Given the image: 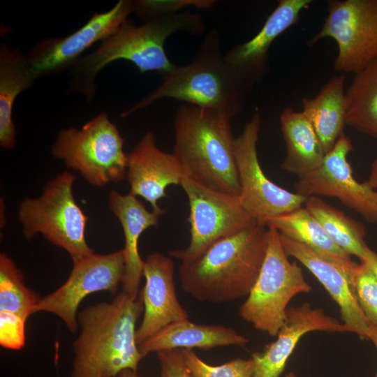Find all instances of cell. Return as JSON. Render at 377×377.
<instances>
[{"label": "cell", "instance_id": "cell-1", "mask_svg": "<svg viewBox=\"0 0 377 377\" xmlns=\"http://www.w3.org/2000/svg\"><path fill=\"white\" fill-rule=\"evenodd\" d=\"M144 310L139 293L121 291L110 302H100L78 312L80 333L73 343L71 377H117L138 371L144 357L136 341V322Z\"/></svg>", "mask_w": 377, "mask_h": 377}, {"label": "cell", "instance_id": "cell-2", "mask_svg": "<svg viewBox=\"0 0 377 377\" xmlns=\"http://www.w3.org/2000/svg\"><path fill=\"white\" fill-rule=\"evenodd\" d=\"M268 239V227L260 223L219 239L198 258L179 264L182 288L209 303L247 297L263 266Z\"/></svg>", "mask_w": 377, "mask_h": 377}, {"label": "cell", "instance_id": "cell-3", "mask_svg": "<svg viewBox=\"0 0 377 377\" xmlns=\"http://www.w3.org/2000/svg\"><path fill=\"white\" fill-rule=\"evenodd\" d=\"M205 31L201 15L190 11L151 20L140 26L126 20L96 50L75 63L71 68V87L91 99L96 91L94 79L97 74L112 61L119 59L132 62L141 73L166 74L176 67L165 53L166 39L179 31L198 36Z\"/></svg>", "mask_w": 377, "mask_h": 377}, {"label": "cell", "instance_id": "cell-4", "mask_svg": "<svg viewBox=\"0 0 377 377\" xmlns=\"http://www.w3.org/2000/svg\"><path fill=\"white\" fill-rule=\"evenodd\" d=\"M230 119L219 110L181 105L175 118L172 154L184 177L208 188L239 196Z\"/></svg>", "mask_w": 377, "mask_h": 377}, {"label": "cell", "instance_id": "cell-5", "mask_svg": "<svg viewBox=\"0 0 377 377\" xmlns=\"http://www.w3.org/2000/svg\"><path fill=\"white\" fill-rule=\"evenodd\" d=\"M162 76L158 87L122 112L126 117L157 100L172 98L186 104L223 112L231 118L245 105L251 87L228 64L216 30L209 31L188 64Z\"/></svg>", "mask_w": 377, "mask_h": 377}, {"label": "cell", "instance_id": "cell-6", "mask_svg": "<svg viewBox=\"0 0 377 377\" xmlns=\"http://www.w3.org/2000/svg\"><path fill=\"white\" fill-rule=\"evenodd\" d=\"M73 174L64 171L47 182L42 195L24 198L18 219L27 239L40 233L52 244L66 251L75 263L94 253L85 239L88 217L73 195Z\"/></svg>", "mask_w": 377, "mask_h": 377}, {"label": "cell", "instance_id": "cell-7", "mask_svg": "<svg viewBox=\"0 0 377 377\" xmlns=\"http://www.w3.org/2000/svg\"><path fill=\"white\" fill-rule=\"evenodd\" d=\"M125 140L116 125L102 112L81 129L61 130L52 147V154L66 168L78 171L95 186L117 183L126 175Z\"/></svg>", "mask_w": 377, "mask_h": 377}, {"label": "cell", "instance_id": "cell-8", "mask_svg": "<svg viewBox=\"0 0 377 377\" xmlns=\"http://www.w3.org/2000/svg\"><path fill=\"white\" fill-rule=\"evenodd\" d=\"M268 246L259 275L239 313L258 330L276 337L286 317L290 300L312 287L302 267L291 263L282 246L279 232L268 227Z\"/></svg>", "mask_w": 377, "mask_h": 377}, {"label": "cell", "instance_id": "cell-9", "mask_svg": "<svg viewBox=\"0 0 377 377\" xmlns=\"http://www.w3.org/2000/svg\"><path fill=\"white\" fill-rule=\"evenodd\" d=\"M180 185L188 200L191 240L186 248L170 251V255L181 263L194 260L219 239L258 223L239 196L208 188L186 177Z\"/></svg>", "mask_w": 377, "mask_h": 377}, {"label": "cell", "instance_id": "cell-10", "mask_svg": "<svg viewBox=\"0 0 377 377\" xmlns=\"http://www.w3.org/2000/svg\"><path fill=\"white\" fill-rule=\"evenodd\" d=\"M327 12L308 43L334 39L338 47L334 70L356 73L377 58V0H330Z\"/></svg>", "mask_w": 377, "mask_h": 377}, {"label": "cell", "instance_id": "cell-11", "mask_svg": "<svg viewBox=\"0 0 377 377\" xmlns=\"http://www.w3.org/2000/svg\"><path fill=\"white\" fill-rule=\"evenodd\" d=\"M260 125V112L256 108L251 119L235 138L234 149L241 203L258 223L265 225L270 218L302 207L306 198L276 185L265 175L257 151Z\"/></svg>", "mask_w": 377, "mask_h": 377}, {"label": "cell", "instance_id": "cell-12", "mask_svg": "<svg viewBox=\"0 0 377 377\" xmlns=\"http://www.w3.org/2000/svg\"><path fill=\"white\" fill-rule=\"evenodd\" d=\"M124 271L123 249L86 256L73 263L69 276L59 288L40 298L34 313L54 314L74 333L78 327L77 309L82 300L91 293L103 290L117 295Z\"/></svg>", "mask_w": 377, "mask_h": 377}, {"label": "cell", "instance_id": "cell-13", "mask_svg": "<svg viewBox=\"0 0 377 377\" xmlns=\"http://www.w3.org/2000/svg\"><path fill=\"white\" fill-rule=\"evenodd\" d=\"M134 13V1L120 0L110 10L94 13L82 27L63 38H49L24 54L35 80L72 68L87 48L111 36Z\"/></svg>", "mask_w": 377, "mask_h": 377}, {"label": "cell", "instance_id": "cell-14", "mask_svg": "<svg viewBox=\"0 0 377 377\" xmlns=\"http://www.w3.org/2000/svg\"><path fill=\"white\" fill-rule=\"evenodd\" d=\"M354 149L350 140L341 135L325 154L320 165L295 183V193L304 197L324 196L338 199L371 223H377V191L353 175L347 156Z\"/></svg>", "mask_w": 377, "mask_h": 377}, {"label": "cell", "instance_id": "cell-15", "mask_svg": "<svg viewBox=\"0 0 377 377\" xmlns=\"http://www.w3.org/2000/svg\"><path fill=\"white\" fill-rule=\"evenodd\" d=\"M174 263L162 253H154L144 260L145 284L140 293L143 318L136 330L138 345L172 323L188 319L175 291Z\"/></svg>", "mask_w": 377, "mask_h": 377}, {"label": "cell", "instance_id": "cell-16", "mask_svg": "<svg viewBox=\"0 0 377 377\" xmlns=\"http://www.w3.org/2000/svg\"><path fill=\"white\" fill-rule=\"evenodd\" d=\"M126 177L129 193L143 198L153 211L163 214L165 209L158 205V201L167 196L168 186L181 184L184 174L175 155L158 149L154 135L147 131L127 154Z\"/></svg>", "mask_w": 377, "mask_h": 377}, {"label": "cell", "instance_id": "cell-17", "mask_svg": "<svg viewBox=\"0 0 377 377\" xmlns=\"http://www.w3.org/2000/svg\"><path fill=\"white\" fill-rule=\"evenodd\" d=\"M313 331L350 332L343 323L326 314L322 309L312 308L309 303L288 306L277 339L267 345L262 352L252 354L253 377H279L299 340L307 332Z\"/></svg>", "mask_w": 377, "mask_h": 377}, {"label": "cell", "instance_id": "cell-18", "mask_svg": "<svg viewBox=\"0 0 377 377\" xmlns=\"http://www.w3.org/2000/svg\"><path fill=\"white\" fill-rule=\"evenodd\" d=\"M311 0H279L261 29L249 40L237 45L224 54L228 64L251 87L268 73V52L283 32L296 24Z\"/></svg>", "mask_w": 377, "mask_h": 377}, {"label": "cell", "instance_id": "cell-19", "mask_svg": "<svg viewBox=\"0 0 377 377\" xmlns=\"http://www.w3.org/2000/svg\"><path fill=\"white\" fill-rule=\"evenodd\" d=\"M285 252L305 266L323 286L339 307L343 323L362 340L369 339L371 325L362 311L349 276L306 245L279 233Z\"/></svg>", "mask_w": 377, "mask_h": 377}, {"label": "cell", "instance_id": "cell-20", "mask_svg": "<svg viewBox=\"0 0 377 377\" xmlns=\"http://www.w3.org/2000/svg\"><path fill=\"white\" fill-rule=\"evenodd\" d=\"M108 207L119 221L124 235L125 271L122 290L137 298L144 266V260L139 253L138 240L146 229L158 226L162 214L148 211L145 205L130 193L121 195L116 191H110L108 195Z\"/></svg>", "mask_w": 377, "mask_h": 377}, {"label": "cell", "instance_id": "cell-21", "mask_svg": "<svg viewBox=\"0 0 377 377\" xmlns=\"http://www.w3.org/2000/svg\"><path fill=\"white\" fill-rule=\"evenodd\" d=\"M249 340L232 328L218 325L196 324L188 319L163 327L138 348L144 357L153 352L173 349H208L219 346H244Z\"/></svg>", "mask_w": 377, "mask_h": 377}, {"label": "cell", "instance_id": "cell-22", "mask_svg": "<svg viewBox=\"0 0 377 377\" xmlns=\"http://www.w3.org/2000/svg\"><path fill=\"white\" fill-rule=\"evenodd\" d=\"M265 225L302 243L325 259L341 267L351 279L358 265L339 247L305 207L269 219Z\"/></svg>", "mask_w": 377, "mask_h": 377}, {"label": "cell", "instance_id": "cell-23", "mask_svg": "<svg viewBox=\"0 0 377 377\" xmlns=\"http://www.w3.org/2000/svg\"><path fill=\"white\" fill-rule=\"evenodd\" d=\"M280 124L286 145V156L281 168L301 177L322 163L325 153L309 119L292 108L282 111Z\"/></svg>", "mask_w": 377, "mask_h": 377}, {"label": "cell", "instance_id": "cell-24", "mask_svg": "<svg viewBox=\"0 0 377 377\" xmlns=\"http://www.w3.org/2000/svg\"><path fill=\"white\" fill-rule=\"evenodd\" d=\"M343 75L333 77L312 98L302 100V112L312 125L325 154L343 134L346 98Z\"/></svg>", "mask_w": 377, "mask_h": 377}, {"label": "cell", "instance_id": "cell-25", "mask_svg": "<svg viewBox=\"0 0 377 377\" xmlns=\"http://www.w3.org/2000/svg\"><path fill=\"white\" fill-rule=\"evenodd\" d=\"M35 79L29 71L18 49L6 43L0 47V145L13 149L16 131L12 119L13 107L17 96L32 87Z\"/></svg>", "mask_w": 377, "mask_h": 377}, {"label": "cell", "instance_id": "cell-26", "mask_svg": "<svg viewBox=\"0 0 377 377\" xmlns=\"http://www.w3.org/2000/svg\"><path fill=\"white\" fill-rule=\"evenodd\" d=\"M345 98L346 124L377 138V58L355 73Z\"/></svg>", "mask_w": 377, "mask_h": 377}, {"label": "cell", "instance_id": "cell-27", "mask_svg": "<svg viewBox=\"0 0 377 377\" xmlns=\"http://www.w3.org/2000/svg\"><path fill=\"white\" fill-rule=\"evenodd\" d=\"M304 205L339 247L360 260L364 256L369 246L364 239L365 229L362 223L318 196L306 197Z\"/></svg>", "mask_w": 377, "mask_h": 377}, {"label": "cell", "instance_id": "cell-28", "mask_svg": "<svg viewBox=\"0 0 377 377\" xmlns=\"http://www.w3.org/2000/svg\"><path fill=\"white\" fill-rule=\"evenodd\" d=\"M40 297L27 288L24 276L6 254H0V311H7L27 320L34 313Z\"/></svg>", "mask_w": 377, "mask_h": 377}, {"label": "cell", "instance_id": "cell-29", "mask_svg": "<svg viewBox=\"0 0 377 377\" xmlns=\"http://www.w3.org/2000/svg\"><path fill=\"white\" fill-rule=\"evenodd\" d=\"M185 363L194 377H253V359L236 358L223 364L213 366L201 360L192 349H180Z\"/></svg>", "mask_w": 377, "mask_h": 377}, {"label": "cell", "instance_id": "cell-30", "mask_svg": "<svg viewBox=\"0 0 377 377\" xmlns=\"http://www.w3.org/2000/svg\"><path fill=\"white\" fill-rule=\"evenodd\" d=\"M355 296L364 316L377 326V281L371 269L363 262L358 264L353 279Z\"/></svg>", "mask_w": 377, "mask_h": 377}, {"label": "cell", "instance_id": "cell-31", "mask_svg": "<svg viewBox=\"0 0 377 377\" xmlns=\"http://www.w3.org/2000/svg\"><path fill=\"white\" fill-rule=\"evenodd\" d=\"M215 0H138L134 1V13L144 22L182 12L185 8L210 9Z\"/></svg>", "mask_w": 377, "mask_h": 377}, {"label": "cell", "instance_id": "cell-32", "mask_svg": "<svg viewBox=\"0 0 377 377\" xmlns=\"http://www.w3.org/2000/svg\"><path fill=\"white\" fill-rule=\"evenodd\" d=\"M26 321L21 316L0 311V345L1 347L19 350L26 342Z\"/></svg>", "mask_w": 377, "mask_h": 377}, {"label": "cell", "instance_id": "cell-33", "mask_svg": "<svg viewBox=\"0 0 377 377\" xmlns=\"http://www.w3.org/2000/svg\"><path fill=\"white\" fill-rule=\"evenodd\" d=\"M160 363L159 377H194L188 369L180 349L157 353Z\"/></svg>", "mask_w": 377, "mask_h": 377}, {"label": "cell", "instance_id": "cell-34", "mask_svg": "<svg viewBox=\"0 0 377 377\" xmlns=\"http://www.w3.org/2000/svg\"><path fill=\"white\" fill-rule=\"evenodd\" d=\"M360 260L371 269L377 281V253L368 247L364 256Z\"/></svg>", "mask_w": 377, "mask_h": 377}, {"label": "cell", "instance_id": "cell-35", "mask_svg": "<svg viewBox=\"0 0 377 377\" xmlns=\"http://www.w3.org/2000/svg\"><path fill=\"white\" fill-rule=\"evenodd\" d=\"M364 183L372 189H377V158L371 164L370 174Z\"/></svg>", "mask_w": 377, "mask_h": 377}, {"label": "cell", "instance_id": "cell-36", "mask_svg": "<svg viewBox=\"0 0 377 377\" xmlns=\"http://www.w3.org/2000/svg\"><path fill=\"white\" fill-rule=\"evenodd\" d=\"M369 339L372 341L377 350V326L371 325ZM374 377H377V371Z\"/></svg>", "mask_w": 377, "mask_h": 377}, {"label": "cell", "instance_id": "cell-37", "mask_svg": "<svg viewBox=\"0 0 377 377\" xmlns=\"http://www.w3.org/2000/svg\"><path fill=\"white\" fill-rule=\"evenodd\" d=\"M117 377H142L138 374V371L126 369L121 371Z\"/></svg>", "mask_w": 377, "mask_h": 377}, {"label": "cell", "instance_id": "cell-38", "mask_svg": "<svg viewBox=\"0 0 377 377\" xmlns=\"http://www.w3.org/2000/svg\"><path fill=\"white\" fill-rule=\"evenodd\" d=\"M284 377H297V376L294 373L290 372L288 374H286Z\"/></svg>", "mask_w": 377, "mask_h": 377}]
</instances>
